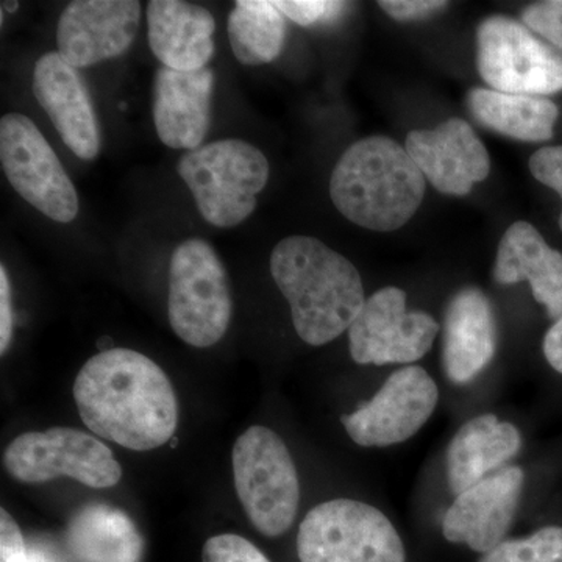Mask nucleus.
<instances>
[{
    "mask_svg": "<svg viewBox=\"0 0 562 562\" xmlns=\"http://www.w3.org/2000/svg\"><path fill=\"white\" fill-rule=\"evenodd\" d=\"M277 9L295 24L310 27L316 24H330L346 13L349 3L331 0H279Z\"/></svg>",
    "mask_w": 562,
    "mask_h": 562,
    "instance_id": "27",
    "label": "nucleus"
},
{
    "mask_svg": "<svg viewBox=\"0 0 562 562\" xmlns=\"http://www.w3.org/2000/svg\"><path fill=\"white\" fill-rule=\"evenodd\" d=\"M468 109L483 127L524 143L552 139L560 117V109L549 98L506 94L486 88L468 92Z\"/></svg>",
    "mask_w": 562,
    "mask_h": 562,
    "instance_id": "23",
    "label": "nucleus"
},
{
    "mask_svg": "<svg viewBox=\"0 0 562 562\" xmlns=\"http://www.w3.org/2000/svg\"><path fill=\"white\" fill-rule=\"evenodd\" d=\"M520 22L562 54V0L530 3L520 13Z\"/></svg>",
    "mask_w": 562,
    "mask_h": 562,
    "instance_id": "26",
    "label": "nucleus"
},
{
    "mask_svg": "<svg viewBox=\"0 0 562 562\" xmlns=\"http://www.w3.org/2000/svg\"><path fill=\"white\" fill-rule=\"evenodd\" d=\"M406 151L425 180L442 194L468 195L487 179L491 158L471 124L460 117L406 136Z\"/></svg>",
    "mask_w": 562,
    "mask_h": 562,
    "instance_id": "16",
    "label": "nucleus"
},
{
    "mask_svg": "<svg viewBox=\"0 0 562 562\" xmlns=\"http://www.w3.org/2000/svg\"><path fill=\"white\" fill-rule=\"evenodd\" d=\"M177 171L203 220L221 228L236 227L254 213L271 173L265 154L241 139L214 140L187 151Z\"/></svg>",
    "mask_w": 562,
    "mask_h": 562,
    "instance_id": "4",
    "label": "nucleus"
},
{
    "mask_svg": "<svg viewBox=\"0 0 562 562\" xmlns=\"http://www.w3.org/2000/svg\"><path fill=\"white\" fill-rule=\"evenodd\" d=\"M202 562H271L260 549L238 535H220L206 541Z\"/></svg>",
    "mask_w": 562,
    "mask_h": 562,
    "instance_id": "28",
    "label": "nucleus"
},
{
    "mask_svg": "<svg viewBox=\"0 0 562 562\" xmlns=\"http://www.w3.org/2000/svg\"><path fill=\"white\" fill-rule=\"evenodd\" d=\"M233 479L244 513L261 535L277 538L297 516L301 486L286 443L255 425L233 446Z\"/></svg>",
    "mask_w": 562,
    "mask_h": 562,
    "instance_id": "5",
    "label": "nucleus"
},
{
    "mask_svg": "<svg viewBox=\"0 0 562 562\" xmlns=\"http://www.w3.org/2000/svg\"><path fill=\"white\" fill-rule=\"evenodd\" d=\"M271 273L291 306L303 342L324 346L349 331L364 306L360 272L312 236H290L273 247Z\"/></svg>",
    "mask_w": 562,
    "mask_h": 562,
    "instance_id": "2",
    "label": "nucleus"
},
{
    "mask_svg": "<svg viewBox=\"0 0 562 562\" xmlns=\"http://www.w3.org/2000/svg\"><path fill=\"white\" fill-rule=\"evenodd\" d=\"M497 351V321L487 295L464 288L450 299L443 313L442 368L454 384L471 383Z\"/></svg>",
    "mask_w": 562,
    "mask_h": 562,
    "instance_id": "18",
    "label": "nucleus"
},
{
    "mask_svg": "<svg viewBox=\"0 0 562 562\" xmlns=\"http://www.w3.org/2000/svg\"><path fill=\"white\" fill-rule=\"evenodd\" d=\"M27 562H65L55 550L44 543H31L29 546Z\"/></svg>",
    "mask_w": 562,
    "mask_h": 562,
    "instance_id": "34",
    "label": "nucleus"
},
{
    "mask_svg": "<svg viewBox=\"0 0 562 562\" xmlns=\"http://www.w3.org/2000/svg\"><path fill=\"white\" fill-rule=\"evenodd\" d=\"M32 88L69 150L81 160H94L101 151V127L79 69L63 60L58 52H49L36 61Z\"/></svg>",
    "mask_w": 562,
    "mask_h": 562,
    "instance_id": "15",
    "label": "nucleus"
},
{
    "mask_svg": "<svg viewBox=\"0 0 562 562\" xmlns=\"http://www.w3.org/2000/svg\"><path fill=\"white\" fill-rule=\"evenodd\" d=\"M476 68L491 90L541 95L562 91V54L522 22L490 16L476 31Z\"/></svg>",
    "mask_w": 562,
    "mask_h": 562,
    "instance_id": "8",
    "label": "nucleus"
},
{
    "mask_svg": "<svg viewBox=\"0 0 562 562\" xmlns=\"http://www.w3.org/2000/svg\"><path fill=\"white\" fill-rule=\"evenodd\" d=\"M139 20L136 0H74L58 20V54L77 69L120 57L132 46Z\"/></svg>",
    "mask_w": 562,
    "mask_h": 562,
    "instance_id": "13",
    "label": "nucleus"
},
{
    "mask_svg": "<svg viewBox=\"0 0 562 562\" xmlns=\"http://www.w3.org/2000/svg\"><path fill=\"white\" fill-rule=\"evenodd\" d=\"M168 316L173 333L198 349L224 338L233 316L227 271L220 255L202 239H188L169 265Z\"/></svg>",
    "mask_w": 562,
    "mask_h": 562,
    "instance_id": "6",
    "label": "nucleus"
},
{
    "mask_svg": "<svg viewBox=\"0 0 562 562\" xmlns=\"http://www.w3.org/2000/svg\"><path fill=\"white\" fill-rule=\"evenodd\" d=\"M384 13L395 21H422L446 10L449 2L442 0H383L379 2Z\"/></svg>",
    "mask_w": 562,
    "mask_h": 562,
    "instance_id": "30",
    "label": "nucleus"
},
{
    "mask_svg": "<svg viewBox=\"0 0 562 562\" xmlns=\"http://www.w3.org/2000/svg\"><path fill=\"white\" fill-rule=\"evenodd\" d=\"M146 14L150 49L165 68L181 72L209 68L216 31L209 10L183 0H150Z\"/></svg>",
    "mask_w": 562,
    "mask_h": 562,
    "instance_id": "19",
    "label": "nucleus"
},
{
    "mask_svg": "<svg viewBox=\"0 0 562 562\" xmlns=\"http://www.w3.org/2000/svg\"><path fill=\"white\" fill-rule=\"evenodd\" d=\"M18 7H20V3L18 2H3L2 3V10L9 11V13H14V11L18 10Z\"/></svg>",
    "mask_w": 562,
    "mask_h": 562,
    "instance_id": "35",
    "label": "nucleus"
},
{
    "mask_svg": "<svg viewBox=\"0 0 562 562\" xmlns=\"http://www.w3.org/2000/svg\"><path fill=\"white\" fill-rule=\"evenodd\" d=\"M214 70L181 72L162 68L155 74L154 122L162 144L179 150L203 146L210 131Z\"/></svg>",
    "mask_w": 562,
    "mask_h": 562,
    "instance_id": "17",
    "label": "nucleus"
},
{
    "mask_svg": "<svg viewBox=\"0 0 562 562\" xmlns=\"http://www.w3.org/2000/svg\"><path fill=\"white\" fill-rule=\"evenodd\" d=\"M0 161L14 191L49 220L69 224L80 202L60 158L35 122L20 113L0 121Z\"/></svg>",
    "mask_w": 562,
    "mask_h": 562,
    "instance_id": "10",
    "label": "nucleus"
},
{
    "mask_svg": "<svg viewBox=\"0 0 562 562\" xmlns=\"http://www.w3.org/2000/svg\"><path fill=\"white\" fill-rule=\"evenodd\" d=\"M546 360L554 369L562 373V317L554 322L550 330L546 333L542 344Z\"/></svg>",
    "mask_w": 562,
    "mask_h": 562,
    "instance_id": "33",
    "label": "nucleus"
},
{
    "mask_svg": "<svg viewBox=\"0 0 562 562\" xmlns=\"http://www.w3.org/2000/svg\"><path fill=\"white\" fill-rule=\"evenodd\" d=\"M29 546L16 520L7 509L0 512V562H27Z\"/></svg>",
    "mask_w": 562,
    "mask_h": 562,
    "instance_id": "31",
    "label": "nucleus"
},
{
    "mask_svg": "<svg viewBox=\"0 0 562 562\" xmlns=\"http://www.w3.org/2000/svg\"><path fill=\"white\" fill-rule=\"evenodd\" d=\"M522 436L512 422L483 414L465 422L447 450V480L454 495L468 491L519 453Z\"/></svg>",
    "mask_w": 562,
    "mask_h": 562,
    "instance_id": "21",
    "label": "nucleus"
},
{
    "mask_svg": "<svg viewBox=\"0 0 562 562\" xmlns=\"http://www.w3.org/2000/svg\"><path fill=\"white\" fill-rule=\"evenodd\" d=\"M530 171L536 180L552 188L562 199V146H547L532 154ZM562 232V211L560 216Z\"/></svg>",
    "mask_w": 562,
    "mask_h": 562,
    "instance_id": "29",
    "label": "nucleus"
},
{
    "mask_svg": "<svg viewBox=\"0 0 562 562\" xmlns=\"http://www.w3.org/2000/svg\"><path fill=\"white\" fill-rule=\"evenodd\" d=\"M438 331L430 314L406 308L405 291L383 288L366 299L350 325V355L358 364L414 362L430 351Z\"/></svg>",
    "mask_w": 562,
    "mask_h": 562,
    "instance_id": "11",
    "label": "nucleus"
},
{
    "mask_svg": "<svg viewBox=\"0 0 562 562\" xmlns=\"http://www.w3.org/2000/svg\"><path fill=\"white\" fill-rule=\"evenodd\" d=\"M83 424L94 435L136 452L171 441L179 402L166 373L146 355L103 350L90 358L74 382Z\"/></svg>",
    "mask_w": 562,
    "mask_h": 562,
    "instance_id": "1",
    "label": "nucleus"
},
{
    "mask_svg": "<svg viewBox=\"0 0 562 562\" xmlns=\"http://www.w3.org/2000/svg\"><path fill=\"white\" fill-rule=\"evenodd\" d=\"M438 401V386L430 373L408 366L391 373L371 402L342 416L341 422L358 446L390 447L413 438L430 419Z\"/></svg>",
    "mask_w": 562,
    "mask_h": 562,
    "instance_id": "12",
    "label": "nucleus"
},
{
    "mask_svg": "<svg viewBox=\"0 0 562 562\" xmlns=\"http://www.w3.org/2000/svg\"><path fill=\"white\" fill-rule=\"evenodd\" d=\"M479 562H562V528H541L524 539L503 541Z\"/></svg>",
    "mask_w": 562,
    "mask_h": 562,
    "instance_id": "25",
    "label": "nucleus"
},
{
    "mask_svg": "<svg viewBox=\"0 0 562 562\" xmlns=\"http://www.w3.org/2000/svg\"><path fill=\"white\" fill-rule=\"evenodd\" d=\"M524 482L522 469L512 465L461 492L443 516V538L465 543L473 552H491L512 528Z\"/></svg>",
    "mask_w": 562,
    "mask_h": 562,
    "instance_id": "14",
    "label": "nucleus"
},
{
    "mask_svg": "<svg viewBox=\"0 0 562 562\" xmlns=\"http://www.w3.org/2000/svg\"><path fill=\"white\" fill-rule=\"evenodd\" d=\"M424 173L405 147L387 136L351 144L333 169L330 195L346 220L373 232L402 228L419 210Z\"/></svg>",
    "mask_w": 562,
    "mask_h": 562,
    "instance_id": "3",
    "label": "nucleus"
},
{
    "mask_svg": "<svg viewBox=\"0 0 562 562\" xmlns=\"http://www.w3.org/2000/svg\"><path fill=\"white\" fill-rule=\"evenodd\" d=\"M7 472L21 483H46L69 476L94 490L116 486L120 462L94 436L74 428H49L18 436L3 454Z\"/></svg>",
    "mask_w": 562,
    "mask_h": 562,
    "instance_id": "9",
    "label": "nucleus"
},
{
    "mask_svg": "<svg viewBox=\"0 0 562 562\" xmlns=\"http://www.w3.org/2000/svg\"><path fill=\"white\" fill-rule=\"evenodd\" d=\"M13 305H11L10 280L5 266H0V353L9 350L13 338Z\"/></svg>",
    "mask_w": 562,
    "mask_h": 562,
    "instance_id": "32",
    "label": "nucleus"
},
{
    "mask_svg": "<svg viewBox=\"0 0 562 562\" xmlns=\"http://www.w3.org/2000/svg\"><path fill=\"white\" fill-rule=\"evenodd\" d=\"M494 279L501 284L528 281L532 297L547 310L550 319L562 317V254L528 222H514L503 235Z\"/></svg>",
    "mask_w": 562,
    "mask_h": 562,
    "instance_id": "20",
    "label": "nucleus"
},
{
    "mask_svg": "<svg viewBox=\"0 0 562 562\" xmlns=\"http://www.w3.org/2000/svg\"><path fill=\"white\" fill-rule=\"evenodd\" d=\"M301 562H405L391 520L366 503L336 498L306 514L299 528Z\"/></svg>",
    "mask_w": 562,
    "mask_h": 562,
    "instance_id": "7",
    "label": "nucleus"
},
{
    "mask_svg": "<svg viewBox=\"0 0 562 562\" xmlns=\"http://www.w3.org/2000/svg\"><path fill=\"white\" fill-rule=\"evenodd\" d=\"M66 542L79 562H140L143 536L131 517L106 505H90L70 519Z\"/></svg>",
    "mask_w": 562,
    "mask_h": 562,
    "instance_id": "22",
    "label": "nucleus"
},
{
    "mask_svg": "<svg viewBox=\"0 0 562 562\" xmlns=\"http://www.w3.org/2000/svg\"><path fill=\"white\" fill-rule=\"evenodd\" d=\"M286 38L284 14L268 0H239L228 16L233 54L246 66L268 65L280 57Z\"/></svg>",
    "mask_w": 562,
    "mask_h": 562,
    "instance_id": "24",
    "label": "nucleus"
}]
</instances>
